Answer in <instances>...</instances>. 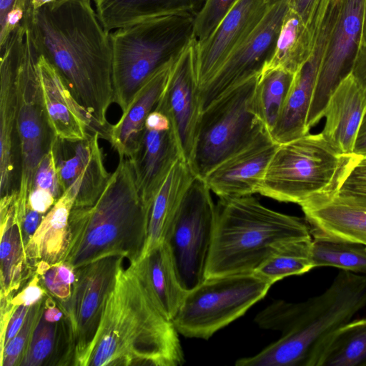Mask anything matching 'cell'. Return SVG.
Listing matches in <instances>:
<instances>
[{
  "label": "cell",
  "mask_w": 366,
  "mask_h": 366,
  "mask_svg": "<svg viewBox=\"0 0 366 366\" xmlns=\"http://www.w3.org/2000/svg\"><path fill=\"white\" fill-rule=\"evenodd\" d=\"M26 6L36 51L56 68L105 139L114 102L112 49L91 0H56L35 11Z\"/></svg>",
  "instance_id": "obj_1"
},
{
  "label": "cell",
  "mask_w": 366,
  "mask_h": 366,
  "mask_svg": "<svg viewBox=\"0 0 366 366\" xmlns=\"http://www.w3.org/2000/svg\"><path fill=\"white\" fill-rule=\"evenodd\" d=\"M184 361L172 321L154 304L132 266L122 267L86 366H179Z\"/></svg>",
  "instance_id": "obj_2"
},
{
  "label": "cell",
  "mask_w": 366,
  "mask_h": 366,
  "mask_svg": "<svg viewBox=\"0 0 366 366\" xmlns=\"http://www.w3.org/2000/svg\"><path fill=\"white\" fill-rule=\"evenodd\" d=\"M366 307V275L341 269L320 295L301 302L277 300L254 318L259 327L282 336L259 353L238 359L237 366H304L324 336Z\"/></svg>",
  "instance_id": "obj_3"
},
{
  "label": "cell",
  "mask_w": 366,
  "mask_h": 366,
  "mask_svg": "<svg viewBox=\"0 0 366 366\" xmlns=\"http://www.w3.org/2000/svg\"><path fill=\"white\" fill-rule=\"evenodd\" d=\"M148 216L131 159H119L98 199L92 205L72 208L69 243L60 262L74 269L113 255L135 262L147 243Z\"/></svg>",
  "instance_id": "obj_4"
},
{
  "label": "cell",
  "mask_w": 366,
  "mask_h": 366,
  "mask_svg": "<svg viewBox=\"0 0 366 366\" xmlns=\"http://www.w3.org/2000/svg\"><path fill=\"white\" fill-rule=\"evenodd\" d=\"M310 237L305 218L269 209L253 195L219 198L206 277L254 272L285 244Z\"/></svg>",
  "instance_id": "obj_5"
},
{
  "label": "cell",
  "mask_w": 366,
  "mask_h": 366,
  "mask_svg": "<svg viewBox=\"0 0 366 366\" xmlns=\"http://www.w3.org/2000/svg\"><path fill=\"white\" fill-rule=\"evenodd\" d=\"M194 17L171 14L152 18L109 34L114 102L124 112L140 86L176 59L194 39Z\"/></svg>",
  "instance_id": "obj_6"
},
{
  "label": "cell",
  "mask_w": 366,
  "mask_h": 366,
  "mask_svg": "<svg viewBox=\"0 0 366 366\" xmlns=\"http://www.w3.org/2000/svg\"><path fill=\"white\" fill-rule=\"evenodd\" d=\"M4 44L11 50L14 65L19 154L15 205L18 217L22 219L36 171L42 157L51 149L55 137L43 104L36 68L38 54L32 41L29 16H24Z\"/></svg>",
  "instance_id": "obj_7"
},
{
  "label": "cell",
  "mask_w": 366,
  "mask_h": 366,
  "mask_svg": "<svg viewBox=\"0 0 366 366\" xmlns=\"http://www.w3.org/2000/svg\"><path fill=\"white\" fill-rule=\"evenodd\" d=\"M353 154H340L320 133L279 144L257 194L300 203L337 191Z\"/></svg>",
  "instance_id": "obj_8"
},
{
  "label": "cell",
  "mask_w": 366,
  "mask_h": 366,
  "mask_svg": "<svg viewBox=\"0 0 366 366\" xmlns=\"http://www.w3.org/2000/svg\"><path fill=\"white\" fill-rule=\"evenodd\" d=\"M258 75L234 87L201 112L189 163L197 177L204 179L267 129L254 106Z\"/></svg>",
  "instance_id": "obj_9"
},
{
  "label": "cell",
  "mask_w": 366,
  "mask_h": 366,
  "mask_svg": "<svg viewBox=\"0 0 366 366\" xmlns=\"http://www.w3.org/2000/svg\"><path fill=\"white\" fill-rule=\"evenodd\" d=\"M272 285L256 272L207 277L187 292L172 322L184 337L207 340L242 316Z\"/></svg>",
  "instance_id": "obj_10"
},
{
  "label": "cell",
  "mask_w": 366,
  "mask_h": 366,
  "mask_svg": "<svg viewBox=\"0 0 366 366\" xmlns=\"http://www.w3.org/2000/svg\"><path fill=\"white\" fill-rule=\"evenodd\" d=\"M211 192L204 179L196 177L164 239L187 292L206 278L216 219Z\"/></svg>",
  "instance_id": "obj_11"
},
{
  "label": "cell",
  "mask_w": 366,
  "mask_h": 366,
  "mask_svg": "<svg viewBox=\"0 0 366 366\" xmlns=\"http://www.w3.org/2000/svg\"><path fill=\"white\" fill-rule=\"evenodd\" d=\"M124 257L108 256L75 269L72 293L61 302L72 332L75 366H86L107 300Z\"/></svg>",
  "instance_id": "obj_12"
},
{
  "label": "cell",
  "mask_w": 366,
  "mask_h": 366,
  "mask_svg": "<svg viewBox=\"0 0 366 366\" xmlns=\"http://www.w3.org/2000/svg\"><path fill=\"white\" fill-rule=\"evenodd\" d=\"M364 6L365 0H337L307 119L309 132L324 117L332 93L351 74L362 44Z\"/></svg>",
  "instance_id": "obj_13"
},
{
  "label": "cell",
  "mask_w": 366,
  "mask_h": 366,
  "mask_svg": "<svg viewBox=\"0 0 366 366\" xmlns=\"http://www.w3.org/2000/svg\"><path fill=\"white\" fill-rule=\"evenodd\" d=\"M289 7L287 0L269 4L252 31L199 89L201 112L234 87L260 73L274 51Z\"/></svg>",
  "instance_id": "obj_14"
},
{
  "label": "cell",
  "mask_w": 366,
  "mask_h": 366,
  "mask_svg": "<svg viewBox=\"0 0 366 366\" xmlns=\"http://www.w3.org/2000/svg\"><path fill=\"white\" fill-rule=\"evenodd\" d=\"M101 132L94 129L82 140L67 141L55 137L52 148L63 193L75 196L73 207L92 205L104 191L111 174L105 167L99 139Z\"/></svg>",
  "instance_id": "obj_15"
},
{
  "label": "cell",
  "mask_w": 366,
  "mask_h": 366,
  "mask_svg": "<svg viewBox=\"0 0 366 366\" xmlns=\"http://www.w3.org/2000/svg\"><path fill=\"white\" fill-rule=\"evenodd\" d=\"M195 60L194 39L174 61L155 108L169 118L182 157L189 164L201 114Z\"/></svg>",
  "instance_id": "obj_16"
},
{
  "label": "cell",
  "mask_w": 366,
  "mask_h": 366,
  "mask_svg": "<svg viewBox=\"0 0 366 366\" xmlns=\"http://www.w3.org/2000/svg\"><path fill=\"white\" fill-rule=\"evenodd\" d=\"M266 0H237L213 33L196 41V77L199 89L217 72L264 16Z\"/></svg>",
  "instance_id": "obj_17"
},
{
  "label": "cell",
  "mask_w": 366,
  "mask_h": 366,
  "mask_svg": "<svg viewBox=\"0 0 366 366\" xmlns=\"http://www.w3.org/2000/svg\"><path fill=\"white\" fill-rule=\"evenodd\" d=\"M278 146L264 129L252 142L218 164L203 179L219 198L257 194Z\"/></svg>",
  "instance_id": "obj_18"
},
{
  "label": "cell",
  "mask_w": 366,
  "mask_h": 366,
  "mask_svg": "<svg viewBox=\"0 0 366 366\" xmlns=\"http://www.w3.org/2000/svg\"><path fill=\"white\" fill-rule=\"evenodd\" d=\"M336 9L335 5L327 15L312 55L294 75L283 110L270 132L273 139L279 144L309 134L306 126L307 119Z\"/></svg>",
  "instance_id": "obj_19"
},
{
  "label": "cell",
  "mask_w": 366,
  "mask_h": 366,
  "mask_svg": "<svg viewBox=\"0 0 366 366\" xmlns=\"http://www.w3.org/2000/svg\"><path fill=\"white\" fill-rule=\"evenodd\" d=\"M313 239L347 242L366 247V206L335 192L299 204Z\"/></svg>",
  "instance_id": "obj_20"
},
{
  "label": "cell",
  "mask_w": 366,
  "mask_h": 366,
  "mask_svg": "<svg viewBox=\"0 0 366 366\" xmlns=\"http://www.w3.org/2000/svg\"><path fill=\"white\" fill-rule=\"evenodd\" d=\"M37 54L36 68L43 104L54 137L67 141L86 139L95 129L91 119L56 68L44 56Z\"/></svg>",
  "instance_id": "obj_21"
},
{
  "label": "cell",
  "mask_w": 366,
  "mask_h": 366,
  "mask_svg": "<svg viewBox=\"0 0 366 366\" xmlns=\"http://www.w3.org/2000/svg\"><path fill=\"white\" fill-rule=\"evenodd\" d=\"M0 194L18 193L19 154L14 65L8 44L0 46Z\"/></svg>",
  "instance_id": "obj_22"
},
{
  "label": "cell",
  "mask_w": 366,
  "mask_h": 366,
  "mask_svg": "<svg viewBox=\"0 0 366 366\" xmlns=\"http://www.w3.org/2000/svg\"><path fill=\"white\" fill-rule=\"evenodd\" d=\"M176 59L154 72L135 93L119 120L109 125L105 139L117 152L119 159H132L139 150L147 117L155 109Z\"/></svg>",
  "instance_id": "obj_23"
},
{
  "label": "cell",
  "mask_w": 366,
  "mask_h": 366,
  "mask_svg": "<svg viewBox=\"0 0 366 366\" xmlns=\"http://www.w3.org/2000/svg\"><path fill=\"white\" fill-rule=\"evenodd\" d=\"M365 110L366 89L350 74L330 97L324 111L325 123L321 132L340 154H352L355 137Z\"/></svg>",
  "instance_id": "obj_24"
},
{
  "label": "cell",
  "mask_w": 366,
  "mask_h": 366,
  "mask_svg": "<svg viewBox=\"0 0 366 366\" xmlns=\"http://www.w3.org/2000/svg\"><path fill=\"white\" fill-rule=\"evenodd\" d=\"M182 157L170 128H146L139 150L131 159L140 197L149 208L152 201L174 164Z\"/></svg>",
  "instance_id": "obj_25"
},
{
  "label": "cell",
  "mask_w": 366,
  "mask_h": 366,
  "mask_svg": "<svg viewBox=\"0 0 366 366\" xmlns=\"http://www.w3.org/2000/svg\"><path fill=\"white\" fill-rule=\"evenodd\" d=\"M130 264L154 304L167 318L172 321L187 291L179 280L165 242L156 245Z\"/></svg>",
  "instance_id": "obj_26"
},
{
  "label": "cell",
  "mask_w": 366,
  "mask_h": 366,
  "mask_svg": "<svg viewBox=\"0 0 366 366\" xmlns=\"http://www.w3.org/2000/svg\"><path fill=\"white\" fill-rule=\"evenodd\" d=\"M16 198L1 199V297L14 295L34 271L25 254L21 224L15 212Z\"/></svg>",
  "instance_id": "obj_27"
},
{
  "label": "cell",
  "mask_w": 366,
  "mask_h": 366,
  "mask_svg": "<svg viewBox=\"0 0 366 366\" xmlns=\"http://www.w3.org/2000/svg\"><path fill=\"white\" fill-rule=\"evenodd\" d=\"M97 17L109 33L152 18L183 14L194 17L205 0H93Z\"/></svg>",
  "instance_id": "obj_28"
},
{
  "label": "cell",
  "mask_w": 366,
  "mask_h": 366,
  "mask_svg": "<svg viewBox=\"0 0 366 366\" xmlns=\"http://www.w3.org/2000/svg\"><path fill=\"white\" fill-rule=\"evenodd\" d=\"M75 199L71 191L64 192L26 244V260L34 271L39 264H54L62 259L69 243V218Z\"/></svg>",
  "instance_id": "obj_29"
},
{
  "label": "cell",
  "mask_w": 366,
  "mask_h": 366,
  "mask_svg": "<svg viewBox=\"0 0 366 366\" xmlns=\"http://www.w3.org/2000/svg\"><path fill=\"white\" fill-rule=\"evenodd\" d=\"M196 177L183 157L174 164L149 206L147 239L142 256L164 242L167 229Z\"/></svg>",
  "instance_id": "obj_30"
},
{
  "label": "cell",
  "mask_w": 366,
  "mask_h": 366,
  "mask_svg": "<svg viewBox=\"0 0 366 366\" xmlns=\"http://www.w3.org/2000/svg\"><path fill=\"white\" fill-rule=\"evenodd\" d=\"M366 317L350 320L320 340L304 366H365Z\"/></svg>",
  "instance_id": "obj_31"
},
{
  "label": "cell",
  "mask_w": 366,
  "mask_h": 366,
  "mask_svg": "<svg viewBox=\"0 0 366 366\" xmlns=\"http://www.w3.org/2000/svg\"><path fill=\"white\" fill-rule=\"evenodd\" d=\"M75 349L67 316L50 322L41 316L21 366L74 365Z\"/></svg>",
  "instance_id": "obj_32"
},
{
  "label": "cell",
  "mask_w": 366,
  "mask_h": 366,
  "mask_svg": "<svg viewBox=\"0 0 366 366\" xmlns=\"http://www.w3.org/2000/svg\"><path fill=\"white\" fill-rule=\"evenodd\" d=\"M316 41L302 18L289 7L274 51L260 72L282 69L295 74L312 55Z\"/></svg>",
  "instance_id": "obj_33"
},
{
  "label": "cell",
  "mask_w": 366,
  "mask_h": 366,
  "mask_svg": "<svg viewBox=\"0 0 366 366\" xmlns=\"http://www.w3.org/2000/svg\"><path fill=\"white\" fill-rule=\"evenodd\" d=\"M295 74L282 69L260 72L254 92L257 114L269 131L275 127L285 104Z\"/></svg>",
  "instance_id": "obj_34"
},
{
  "label": "cell",
  "mask_w": 366,
  "mask_h": 366,
  "mask_svg": "<svg viewBox=\"0 0 366 366\" xmlns=\"http://www.w3.org/2000/svg\"><path fill=\"white\" fill-rule=\"evenodd\" d=\"M312 237L289 242L272 254L254 272L271 284L314 268Z\"/></svg>",
  "instance_id": "obj_35"
},
{
  "label": "cell",
  "mask_w": 366,
  "mask_h": 366,
  "mask_svg": "<svg viewBox=\"0 0 366 366\" xmlns=\"http://www.w3.org/2000/svg\"><path fill=\"white\" fill-rule=\"evenodd\" d=\"M312 258L314 268L334 267L366 274V247L362 244L312 238Z\"/></svg>",
  "instance_id": "obj_36"
},
{
  "label": "cell",
  "mask_w": 366,
  "mask_h": 366,
  "mask_svg": "<svg viewBox=\"0 0 366 366\" xmlns=\"http://www.w3.org/2000/svg\"><path fill=\"white\" fill-rule=\"evenodd\" d=\"M44 297L30 307L21 328L0 353L1 366H21L34 330L41 318Z\"/></svg>",
  "instance_id": "obj_37"
},
{
  "label": "cell",
  "mask_w": 366,
  "mask_h": 366,
  "mask_svg": "<svg viewBox=\"0 0 366 366\" xmlns=\"http://www.w3.org/2000/svg\"><path fill=\"white\" fill-rule=\"evenodd\" d=\"M40 282L46 291L55 299L66 302L72 293L75 282V269L64 262L54 264L41 263L34 268Z\"/></svg>",
  "instance_id": "obj_38"
},
{
  "label": "cell",
  "mask_w": 366,
  "mask_h": 366,
  "mask_svg": "<svg viewBox=\"0 0 366 366\" xmlns=\"http://www.w3.org/2000/svg\"><path fill=\"white\" fill-rule=\"evenodd\" d=\"M237 0H205L194 17L193 36L197 42L207 39L217 29Z\"/></svg>",
  "instance_id": "obj_39"
},
{
  "label": "cell",
  "mask_w": 366,
  "mask_h": 366,
  "mask_svg": "<svg viewBox=\"0 0 366 366\" xmlns=\"http://www.w3.org/2000/svg\"><path fill=\"white\" fill-rule=\"evenodd\" d=\"M335 193L366 206V157L352 156Z\"/></svg>",
  "instance_id": "obj_40"
},
{
  "label": "cell",
  "mask_w": 366,
  "mask_h": 366,
  "mask_svg": "<svg viewBox=\"0 0 366 366\" xmlns=\"http://www.w3.org/2000/svg\"><path fill=\"white\" fill-rule=\"evenodd\" d=\"M270 4L278 0H266ZM289 6L303 20L316 39L324 21L337 0H287Z\"/></svg>",
  "instance_id": "obj_41"
},
{
  "label": "cell",
  "mask_w": 366,
  "mask_h": 366,
  "mask_svg": "<svg viewBox=\"0 0 366 366\" xmlns=\"http://www.w3.org/2000/svg\"><path fill=\"white\" fill-rule=\"evenodd\" d=\"M33 188L49 192L57 200L63 194L52 146L42 157L37 167L34 177Z\"/></svg>",
  "instance_id": "obj_42"
},
{
  "label": "cell",
  "mask_w": 366,
  "mask_h": 366,
  "mask_svg": "<svg viewBox=\"0 0 366 366\" xmlns=\"http://www.w3.org/2000/svg\"><path fill=\"white\" fill-rule=\"evenodd\" d=\"M21 288V290L19 292L11 297V302L15 307L21 305L31 307L42 300L47 292L41 285L39 277L36 273H34Z\"/></svg>",
  "instance_id": "obj_43"
},
{
  "label": "cell",
  "mask_w": 366,
  "mask_h": 366,
  "mask_svg": "<svg viewBox=\"0 0 366 366\" xmlns=\"http://www.w3.org/2000/svg\"><path fill=\"white\" fill-rule=\"evenodd\" d=\"M31 307L19 305L16 307L9 320L5 331L4 337L0 342V353L5 345L18 333L21 328Z\"/></svg>",
  "instance_id": "obj_44"
},
{
  "label": "cell",
  "mask_w": 366,
  "mask_h": 366,
  "mask_svg": "<svg viewBox=\"0 0 366 366\" xmlns=\"http://www.w3.org/2000/svg\"><path fill=\"white\" fill-rule=\"evenodd\" d=\"M56 201L51 193L33 188L28 197L27 207L39 213L46 214Z\"/></svg>",
  "instance_id": "obj_45"
},
{
  "label": "cell",
  "mask_w": 366,
  "mask_h": 366,
  "mask_svg": "<svg viewBox=\"0 0 366 366\" xmlns=\"http://www.w3.org/2000/svg\"><path fill=\"white\" fill-rule=\"evenodd\" d=\"M44 215L26 207V213L20 223L25 244L36 230Z\"/></svg>",
  "instance_id": "obj_46"
},
{
  "label": "cell",
  "mask_w": 366,
  "mask_h": 366,
  "mask_svg": "<svg viewBox=\"0 0 366 366\" xmlns=\"http://www.w3.org/2000/svg\"><path fill=\"white\" fill-rule=\"evenodd\" d=\"M351 74L366 89V44H362Z\"/></svg>",
  "instance_id": "obj_47"
},
{
  "label": "cell",
  "mask_w": 366,
  "mask_h": 366,
  "mask_svg": "<svg viewBox=\"0 0 366 366\" xmlns=\"http://www.w3.org/2000/svg\"><path fill=\"white\" fill-rule=\"evenodd\" d=\"M352 154L358 157H366V110L355 137Z\"/></svg>",
  "instance_id": "obj_48"
},
{
  "label": "cell",
  "mask_w": 366,
  "mask_h": 366,
  "mask_svg": "<svg viewBox=\"0 0 366 366\" xmlns=\"http://www.w3.org/2000/svg\"><path fill=\"white\" fill-rule=\"evenodd\" d=\"M26 0H0V24H2L12 11L24 14Z\"/></svg>",
  "instance_id": "obj_49"
},
{
  "label": "cell",
  "mask_w": 366,
  "mask_h": 366,
  "mask_svg": "<svg viewBox=\"0 0 366 366\" xmlns=\"http://www.w3.org/2000/svg\"><path fill=\"white\" fill-rule=\"evenodd\" d=\"M145 127L159 130H167L171 127L169 118L162 112L153 110L147 117Z\"/></svg>",
  "instance_id": "obj_50"
},
{
  "label": "cell",
  "mask_w": 366,
  "mask_h": 366,
  "mask_svg": "<svg viewBox=\"0 0 366 366\" xmlns=\"http://www.w3.org/2000/svg\"><path fill=\"white\" fill-rule=\"evenodd\" d=\"M56 0H26V4L32 9L33 11H35L42 7L43 6L54 2Z\"/></svg>",
  "instance_id": "obj_51"
},
{
  "label": "cell",
  "mask_w": 366,
  "mask_h": 366,
  "mask_svg": "<svg viewBox=\"0 0 366 366\" xmlns=\"http://www.w3.org/2000/svg\"><path fill=\"white\" fill-rule=\"evenodd\" d=\"M362 44H366V0H365L364 6V25L362 34Z\"/></svg>",
  "instance_id": "obj_52"
},
{
  "label": "cell",
  "mask_w": 366,
  "mask_h": 366,
  "mask_svg": "<svg viewBox=\"0 0 366 366\" xmlns=\"http://www.w3.org/2000/svg\"><path fill=\"white\" fill-rule=\"evenodd\" d=\"M365 366H366V363H365Z\"/></svg>",
  "instance_id": "obj_53"
}]
</instances>
